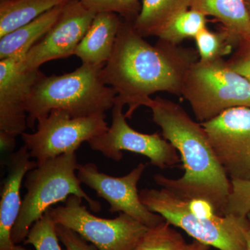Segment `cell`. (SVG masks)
I'll list each match as a JSON object with an SVG mask.
<instances>
[{"mask_svg":"<svg viewBox=\"0 0 250 250\" xmlns=\"http://www.w3.org/2000/svg\"><path fill=\"white\" fill-rule=\"evenodd\" d=\"M95 14L114 13L134 22L141 9L140 0H78Z\"/></svg>","mask_w":250,"mask_h":250,"instance_id":"cb8c5ba5","label":"cell"},{"mask_svg":"<svg viewBox=\"0 0 250 250\" xmlns=\"http://www.w3.org/2000/svg\"><path fill=\"white\" fill-rule=\"evenodd\" d=\"M96 14L78 0L67 1L58 21L20 61V66L25 70H37L45 62L75 55Z\"/></svg>","mask_w":250,"mask_h":250,"instance_id":"7c38bea8","label":"cell"},{"mask_svg":"<svg viewBox=\"0 0 250 250\" xmlns=\"http://www.w3.org/2000/svg\"><path fill=\"white\" fill-rule=\"evenodd\" d=\"M70 0H4L0 1V38L29 24Z\"/></svg>","mask_w":250,"mask_h":250,"instance_id":"d6986e66","label":"cell"},{"mask_svg":"<svg viewBox=\"0 0 250 250\" xmlns=\"http://www.w3.org/2000/svg\"><path fill=\"white\" fill-rule=\"evenodd\" d=\"M213 16L240 42L250 39V21L246 0H191L190 8Z\"/></svg>","mask_w":250,"mask_h":250,"instance_id":"e0dca14e","label":"cell"},{"mask_svg":"<svg viewBox=\"0 0 250 250\" xmlns=\"http://www.w3.org/2000/svg\"><path fill=\"white\" fill-rule=\"evenodd\" d=\"M47 212L57 225L78 233L98 250H132L149 229L125 213L113 219L92 214L76 195Z\"/></svg>","mask_w":250,"mask_h":250,"instance_id":"52a82bcc","label":"cell"},{"mask_svg":"<svg viewBox=\"0 0 250 250\" xmlns=\"http://www.w3.org/2000/svg\"><path fill=\"white\" fill-rule=\"evenodd\" d=\"M146 166L139 164L123 177H113L99 170L93 163L79 164L77 174L81 183L96 192L109 204L110 213H125L148 228L164 222L157 213L148 209L140 198L138 184Z\"/></svg>","mask_w":250,"mask_h":250,"instance_id":"8fae6325","label":"cell"},{"mask_svg":"<svg viewBox=\"0 0 250 250\" xmlns=\"http://www.w3.org/2000/svg\"><path fill=\"white\" fill-rule=\"evenodd\" d=\"M56 226L57 224L46 212L31 227L27 238L23 243L24 245H31L36 250H63L59 245L60 240Z\"/></svg>","mask_w":250,"mask_h":250,"instance_id":"603a6c76","label":"cell"},{"mask_svg":"<svg viewBox=\"0 0 250 250\" xmlns=\"http://www.w3.org/2000/svg\"><path fill=\"white\" fill-rule=\"evenodd\" d=\"M182 95L202 123L229 108H250V82L233 71L223 59L199 60L184 77Z\"/></svg>","mask_w":250,"mask_h":250,"instance_id":"8992f818","label":"cell"},{"mask_svg":"<svg viewBox=\"0 0 250 250\" xmlns=\"http://www.w3.org/2000/svg\"><path fill=\"white\" fill-rule=\"evenodd\" d=\"M124 106L115 103L111 126L104 134L88 141L90 148L115 161H121L123 151H128L146 156L161 170L177 166L181 159L176 148L162 135L143 134L131 127L123 113Z\"/></svg>","mask_w":250,"mask_h":250,"instance_id":"9c48e42d","label":"cell"},{"mask_svg":"<svg viewBox=\"0 0 250 250\" xmlns=\"http://www.w3.org/2000/svg\"><path fill=\"white\" fill-rule=\"evenodd\" d=\"M21 57L0 61V131L15 137L27 129V104L36 82L42 75L20 66Z\"/></svg>","mask_w":250,"mask_h":250,"instance_id":"4fadbf2b","label":"cell"},{"mask_svg":"<svg viewBox=\"0 0 250 250\" xmlns=\"http://www.w3.org/2000/svg\"><path fill=\"white\" fill-rule=\"evenodd\" d=\"M247 9H248V15H249L250 21V0H246Z\"/></svg>","mask_w":250,"mask_h":250,"instance_id":"4dcf8cb0","label":"cell"},{"mask_svg":"<svg viewBox=\"0 0 250 250\" xmlns=\"http://www.w3.org/2000/svg\"><path fill=\"white\" fill-rule=\"evenodd\" d=\"M65 3L56 6L29 24L0 38V60L13 57L24 59L29 49L45 36L58 21Z\"/></svg>","mask_w":250,"mask_h":250,"instance_id":"2e32d148","label":"cell"},{"mask_svg":"<svg viewBox=\"0 0 250 250\" xmlns=\"http://www.w3.org/2000/svg\"><path fill=\"white\" fill-rule=\"evenodd\" d=\"M139 195L148 209L195 241L220 250H247L249 215L197 214L189 208L186 199L164 188H144Z\"/></svg>","mask_w":250,"mask_h":250,"instance_id":"5b68a950","label":"cell"},{"mask_svg":"<svg viewBox=\"0 0 250 250\" xmlns=\"http://www.w3.org/2000/svg\"><path fill=\"white\" fill-rule=\"evenodd\" d=\"M31 158L27 147L23 146L11 154L8 161L7 175L1 188L0 201V250H29L13 241L12 231L22 207L23 179L37 166V161H31Z\"/></svg>","mask_w":250,"mask_h":250,"instance_id":"5bb4252c","label":"cell"},{"mask_svg":"<svg viewBox=\"0 0 250 250\" xmlns=\"http://www.w3.org/2000/svg\"><path fill=\"white\" fill-rule=\"evenodd\" d=\"M122 21L114 13H99L75 49L82 64L104 67L111 59Z\"/></svg>","mask_w":250,"mask_h":250,"instance_id":"9a60e30c","label":"cell"},{"mask_svg":"<svg viewBox=\"0 0 250 250\" xmlns=\"http://www.w3.org/2000/svg\"><path fill=\"white\" fill-rule=\"evenodd\" d=\"M207 16L190 9L186 10L172 18L157 37L159 40L177 45L187 38L193 37L205 29Z\"/></svg>","mask_w":250,"mask_h":250,"instance_id":"ffe728a7","label":"cell"},{"mask_svg":"<svg viewBox=\"0 0 250 250\" xmlns=\"http://www.w3.org/2000/svg\"><path fill=\"white\" fill-rule=\"evenodd\" d=\"M4 1V0H0V1Z\"/></svg>","mask_w":250,"mask_h":250,"instance_id":"1f68e13d","label":"cell"},{"mask_svg":"<svg viewBox=\"0 0 250 250\" xmlns=\"http://www.w3.org/2000/svg\"><path fill=\"white\" fill-rule=\"evenodd\" d=\"M249 218L250 220V213L249 214ZM247 250H250V225L249 231H248V238H247Z\"/></svg>","mask_w":250,"mask_h":250,"instance_id":"f546056e","label":"cell"},{"mask_svg":"<svg viewBox=\"0 0 250 250\" xmlns=\"http://www.w3.org/2000/svg\"><path fill=\"white\" fill-rule=\"evenodd\" d=\"M147 107L162 136L178 151L184 174L172 179L161 174L154 176L161 188L187 200L204 199L213 204L220 215L231 192V180L219 163L205 128L190 118L179 104L157 96Z\"/></svg>","mask_w":250,"mask_h":250,"instance_id":"7a4b0ae2","label":"cell"},{"mask_svg":"<svg viewBox=\"0 0 250 250\" xmlns=\"http://www.w3.org/2000/svg\"><path fill=\"white\" fill-rule=\"evenodd\" d=\"M227 62L233 71L250 82V39L242 41L238 51Z\"/></svg>","mask_w":250,"mask_h":250,"instance_id":"484cf974","label":"cell"},{"mask_svg":"<svg viewBox=\"0 0 250 250\" xmlns=\"http://www.w3.org/2000/svg\"><path fill=\"white\" fill-rule=\"evenodd\" d=\"M201 124L230 180L250 181V108H229Z\"/></svg>","mask_w":250,"mask_h":250,"instance_id":"30bf717a","label":"cell"},{"mask_svg":"<svg viewBox=\"0 0 250 250\" xmlns=\"http://www.w3.org/2000/svg\"><path fill=\"white\" fill-rule=\"evenodd\" d=\"M187 245L183 236L164 220L148 229L132 250H184Z\"/></svg>","mask_w":250,"mask_h":250,"instance_id":"44dd1931","label":"cell"},{"mask_svg":"<svg viewBox=\"0 0 250 250\" xmlns=\"http://www.w3.org/2000/svg\"><path fill=\"white\" fill-rule=\"evenodd\" d=\"M16 137L12 135L0 131V144L1 150L4 152H11L15 149L16 146Z\"/></svg>","mask_w":250,"mask_h":250,"instance_id":"83f0119b","label":"cell"},{"mask_svg":"<svg viewBox=\"0 0 250 250\" xmlns=\"http://www.w3.org/2000/svg\"><path fill=\"white\" fill-rule=\"evenodd\" d=\"M192 50L159 40L152 45L136 30L134 22H122L111 59L101 70L102 80L116 93V102L127 105L131 118L151 95L167 92L182 95L184 77L196 62Z\"/></svg>","mask_w":250,"mask_h":250,"instance_id":"6da1fadb","label":"cell"},{"mask_svg":"<svg viewBox=\"0 0 250 250\" xmlns=\"http://www.w3.org/2000/svg\"><path fill=\"white\" fill-rule=\"evenodd\" d=\"M56 229L59 240L65 247V250H98L96 247L87 243L88 241L70 229L61 225H57Z\"/></svg>","mask_w":250,"mask_h":250,"instance_id":"4316f807","label":"cell"},{"mask_svg":"<svg viewBox=\"0 0 250 250\" xmlns=\"http://www.w3.org/2000/svg\"><path fill=\"white\" fill-rule=\"evenodd\" d=\"M105 119V113L72 118L66 111L53 110L38 120L35 132H24L21 136L31 158L41 162L76 152L82 143L106 133L108 126Z\"/></svg>","mask_w":250,"mask_h":250,"instance_id":"ba28073f","label":"cell"},{"mask_svg":"<svg viewBox=\"0 0 250 250\" xmlns=\"http://www.w3.org/2000/svg\"><path fill=\"white\" fill-rule=\"evenodd\" d=\"M209 246L194 240L191 243H187L184 250H209Z\"/></svg>","mask_w":250,"mask_h":250,"instance_id":"f1b7e54d","label":"cell"},{"mask_svg":"<svg viewBox=\"0 0 250 250\" xmlns=\"http://www.w3.org/2000/svg\"><path fill=\"white\" fill-rule=\"evenodd\" d=\"M37 163L24 177L27 191L12 231L13 241L17 245L25 241L31 227L52 206L65 202L70 195L84 199L94 212L102 208L100 202L88 196L81 187L75 172L79 165L76 152Z\"/></svg>","mask_w":250,"mask_h":250,"instance_id":"277c9868","label":"cell"},{"mask_svg":"<svg viewBox=\"0 0 250 250\" xmlns=\"http://www.w3.org/2000/svg\"><path fill=\"white\" fill-rule=\"evenodd\" d=\"M200 61L216 60L231 52L234 44L240 41L223 29L220 32H213L207 27L202 29L195 38Z\"/></svg>","mask_w":250,"mask_h":250,"instance_id":"7402d4cb","label":"cell"},{"mask_svg":"<svg viewBox=\"0 0 250 250\" xmlns=\"http://www.w3.org/2000/svg\"><path fill=\"white\" fill-rule=\"evenodd\" d=\"M231 184L225 215L248 217L250 213V181L231 180Z\"/></svg>","mask_w":250,"mask_h":250,"instance_id":"d4e9b609","label":"cell"},{"mask_svg":"<svg viewBox=\"0 0 250 250\" xmlns=\"http://www.w3.org/2000/svg\"><path fill=\"white\" fill-rule=\"evenodd\" d=\"M190 4L191 0H142L134 28L143 37L157 36L172 18L190 8Z\"/></svg>","mask_w":250,"mask_h":250,"instance_id":"ac0fdd59","label":"cell"},{"mask_svg":"<svg viewBox=\"0 0 250 250\" xmlns=\"http://www.w3.org/2000/svg\"><path fill=\"white\" fill-rule=\"evenodd\" d=\"M103 67L82 64L70 73L45 76L36 82L27 104L28 127L53 110L66 111L72 118H84L113 108L116 93L101 78Z\"/></svg>","mask_w":250,"mask_h":250,"instance_id":"3957f363","label":"cell"}]
</instances>
